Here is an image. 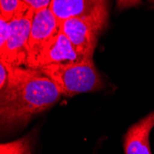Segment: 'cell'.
<instances>
[{
  "label": "cell",
  "mask_w": 154,
  "mask_h": 154,
  "mask_svg": "<svg viewBox=\"0 0 154 154\" xmlns=\"http://www.w3.org/2000/svg\"><path fill=\"white\" fill-rule=\"evenodd\" d=\"M61 91L39 69L9 66V79L0 91V124L3 132L23 128L35 116L53 107Z\"/></svg>",
  "instance_id": "6da1fadb"
},
{
  "label": "cell",
  "mask_w": 154,
  "mask_h": 154,
  "mask_svg": "<svg viewBox=\"0 0 154 154\" xmlns=\"http://www.w3.org/2000/svg\"><path fill=\"white\" fill-rule=\"evenodd\" d=\"M39 70L53 80L62 95L66 97L98 91L104 87L93 59L72 64L50 65Z\"/></svg>",
  "instance_id": "7a4b0ae2"
},
{
  "label": "cell",
  "mask_w": 154,
  "mask_h": 154,
  "mask_svg": "<svg viewBox=\"0 0 154 154\" xmlns=\"http://www.w3.org/2000/svg\"><path fill=\"white\" fill-rule=\"evenodd\" d=\"M33 14L34 10L27 5L10 20V34L0 50V62L10 67L27 66Z\"/></svg>",
  "instance_id": "3957f363"
},
{
  "label": "cell",
  "mask_w": 154,
  "mask_h": 154,
  "mask_svg": "<svg viewBox=\"0 0 154 154\" xmlns=\"http://www.w3.org/2000/svg\"><path fill=\"white\" fill-rule=\"evenodd\" d=\"M50 9L60 21L81 19L103 30L109 19V0H52Z\"/></svg>",
  "instance_id": "277c9868"
},
{
  "label": "cell",
  "mask_w": 154,
  "mask_h": 154,
  "mask_svg": "<svg viewBox=\"0 0 154 154\" xmlns=\"http://www.w3.org/2000/svg\"><path fill=\"white\" fill-rule=\"evenodd\" d=\"M61 31V21L50 8L34 11L29 39V55L27 67L35 69L42 51Z\"/></svg>",
  "instance_id": "5b68a950"
},
{
  "label": "cell",
  "mask_w": 154,
  "mask_h": 154,
  "mask_svg": "<svg viewBox=\"0 0 154 154\" xmlns=\"http://www.w3.org/2000/svg\"><path fill=\"white\" fill-rule=\"evenodd\" d=\"M61 29L80 54L93 58L98 35L103 32L101 27L89 20L73 18L61 21Z\"/></svg>",
  "instance_id": "8992f818"
},
{
  "label": "cell",
  "mask_w": 154,
  "mask_h": 154,
  "mask_svg": "<svg viewBox=\"0 0 154 154\" xmlns=\"http://www.w3.org/2000/svg\"><path fill=\"white\" fill-rule=\"evenodd\" d=\"M87 58L80 54L71 42L61 31L55 35L42 51L35 69H40L50 65H63L82 62Z\"/></svg>",
  "instance_id": "52a82bcc"
},
{
  "label": "cell",
  "mask_w": 154,
  "mask_h": 154,
  "mask_svg": "<svg viewBox=\"0 0 154 154\" xmlns=\"http://www.w3.org/2000/svg\"><path fill=\"white\" fill-rule=\"evenodd\" d=\"M154 128V111L138 120L124 135L125 154H152L149 135Z\"/></svg>",
  "instance_id": "ba28073f"
},
{
  "label": "cell",
  "mask_w": 154,
  "mask_h": 154,
  "mask_svg": "<svg viewBox=\"0 0 154 154\" xmlns=\"http://www.w3.org/2000/svg\"><path fill=\"white\" fill-rule=\"evenodd\" d=\"M32 137L27 135L22 138L0 145V154H32Z\"/></svg>",
  "instance_id": "9c48e42d"
},
{
  "label": "cell",
  "mask_w": 154,
  "mask_h": 154,
  "mask_svg": "<svg viewBox=\"0 0 154 154\" xmlns=\"http://www.w3.org/2000/svg\"><path fill=\"white\" fill-rule=\"evenodd\" d=\"M26 6L23 0H0V17L10 20Z\"/></svg>",
  "instance_id": "30bf717a"
},
{
  "label": "cell",
  "mask_w": 154,
  "mask_h": 154,
  "mask_svg": "<svg viewBox=\"0 0 154 154\" xmlns=\"http://www.w3.org/2000/svg\"><path fill=\"white\" fill-rule=\"evenodd\" d=\"M10 34V20L0 17V50L7 44Z\"/></svg>",
  "instance_id": "8fae6325"
},
{
  "label": "cell",
  "mask_w": 154,
  "mask_h": 154,
  "mask_svg": "<svg viewBox=\"0 0 154 154\" xmlns=\"http://www.w3.org/2000/svg\"><path fill=\"white\" fill-rule=\"evenodd\" d=\"M9 79V66L0 62V91L5 89Z\"/></svg>",
  "instance_id": "7c38bea8"
},
{
  "label": "cell",
  "mask_w": 154,
  "mask_h": 154,
  "mask_svg": "<svg viewBox=\"0 0 154 154\" xmlns=\"http://www.w3.org/2000/svg\"><path fill=\"white\" fill-rule=\"evenodd\" d=\"M23 2L36 11L42 8H49L52 0H23Z\"/></svg>",
  "instance_id": "4fadbf2b"
},
{
  "label": "cell",
  "mask_w": 154,
  "mask_h": 154,
  "mask_svg": "<svg viewBox=\"0 0 154 154\" xmlns=\"http://www.w3.org/2000/svg\"><path fill=\"white\" fill-rule=\"evenodd\" d=\"M141 0H116V5L119 10L135 7L140 3Z\"/></svg>",
  "instance_id": "5bb4252c"
},
{
  "label": "cell",
  "mask_w": 154,
  "mask_h": 154,
  "mask_svg": "<svg viewBox=\"0 0 154 154\" xmlns=\"http://www.w3.org/2000/svg\"><path fill=\"white\" fill-rule=\"evenodd\" d=\"M149 2H151V3H154V0H149Z\"/></svg>",
  "instance_id": "9a60e30c"
}]
</instances>
